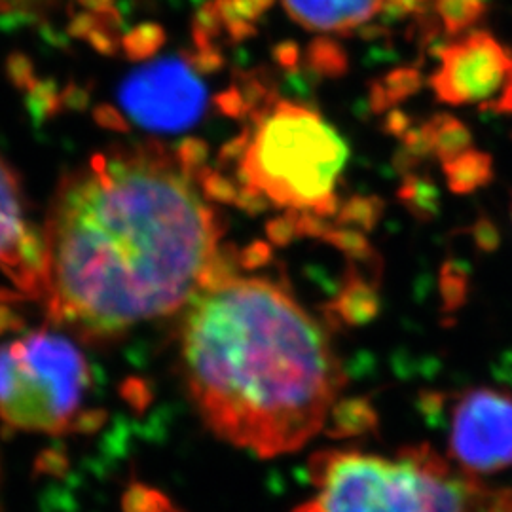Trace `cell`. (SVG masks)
I'll use <instances>...</instances> for the list:
<instances>
[{"label":"cell","instance_id":"6da1fadb","mask_svg":"<svg viewBox=\"0 0 512 512\" xmlns=\"http://www.w3.org/2000/svg\"><path fill=\"white\" fill-rule=\"evenodd\" d=\"M198 156L114 148L59 184L44 232L57 323L112 338L186 308L220 274L222 222Z\"/></svg>","mask_w":512,"mask_h":512},{"label":"cell","instance_id":"7a4b0ae2","mask_svg":"<svg viewBox=\"0 0 512 512\" xmlns=\"http://www.w3.org/2000/svg\"><path fill=\"white\" fill-rule=\"evenodd\" d=\"M181 368L205 425L260 458L327 423L344 374L329 334L264 277L219 274L184 313Z\"/></svg>","mask_w":512,"mask_h":512},{"label":"cell","instance_id":"3957f363","mask_svg":"<svg viewBox=\"0 0 512 512\" xmlns=\"http://www.w3.org/2000/svg\"><path fill=\"white\" fill-rule=\"evenodd\" d=\"M310 475L315 494L294 512H512V488H488L429 446L395 459L330 450Z\"/></svg>","mask_w":512,"mask_h":512},{"label":"cell","instance_id":"277c9868","mask_svg":"<svg viewBox=\"0 0 512 512\" xmlns=\"http://www.w3.org/2000/svg\"><path fill=\"white\" fill-rule=\"evenodd\" d=\"M348 156L346 141L319 112L281 101L262 112L241 141L239 175L255 198L327 211Z\"/></svg>","mask_w":512,"mask_h":512},{"label":"cell","instance_id":"5b68a950","mask_svg":"<svg viewBox=\"0 0 512 512\" xmlns=\"http://www.w3.org/2000/svg\"><path fill=\"white\" fill-rule=\"evenodd\" d=\"M88 385V363L63 334L38 330L0 346V418L14 427L48 433L69 427Z\"/></svg>","mask_w":512,"mask_h":512},{"label":"cell","instance_id":"8992f818","mask_svg":"<svg viewBox=\"0 0 512 512\" xmlns=\"http://www.w3.org/2000/svg\"><path fill=\"white\" fill-rule=\"evenodd\" d=\"M431 84L446 105L512 112V46L488 31H469L440 52Z\"/></svg>","mask_w":512,"mask_h":512},{"label":"cell","instance_id":"52a82bcc","mask_svg":"<svg viewBox=\"0 0 512 512\" xmlns=\"http://www.w3.org/2000/svg\"><path fill=\"white\" fill-rule=\"evenodd\" d=\"M450 459L473 475L512 467V395L495 387L463 393L450 418Z\"/></svg>","mask_w":512,"mask_h":512},{"label":"cell","instance_id":"ba28073f","mask_svg":"<svg viewBox=\"0 0 512 512\" xmlns=\"http://www.w3.org/2000/svg\"><path fill=\"white\" fill-rule=\"evenodd\" d=\"M120 101L135 124L171 133L200 120L205 88L184 61L165 59L131 74Z\"/></svg>","mask_w":512,"mask_h":512},{"label":"cell","instance_id":"9c48e42d","mask_svg":"<svg viewBox=\"0 0 512 512\" xmlns=\"http://www.w3.org/2000/svg\"><path fill=\"white\" fill-rule=\"evenodd\" d=\"M0 272L23 291L46 293V241L27 219L14 173L0 160Z\"/></svg>","mask_w":512,"mask_h":512},{"label":"cell","instance_id":"30bf717a","mask_svg":"<svg viewBox=\"0 0 512 512\" xmlns=\"http://www.w3.org/2000/svg\"><path fill=\"white\" fill-rule=\"evenodd\" d=\"M285 12L300 27L340 35L363 27L376 18L385 0H281Z\"/></svg>","mask_w":512,"mask_h":512},{"label":"cell","instance_id":"8fae6325","mask_svg":"<svg viewBox=\"0 0 512 512\" xmlns=\"http://www.w3.org/2000/svg\"><path fill=\"white\" fill-rule=\"evenodd\" d=\"M408 6H431L450 33L467 31L484 12V0H403Z\"/></svg>","mask_w":512,"mask_h":512},{"label":"cell","instance_id":"7c38bea8","mask_svg":"<svg viewBox=\"0 0 512 512\" xmlns=\"http://www.w3.org/2000/svg\"><path fill=\"white\" fill-rule=\"evenodd\" d=\"M54 0H0V14L8 12H29L42 6H48Z\"/></svg>","mask_w":512,"mask_h":512}]
</instances>
